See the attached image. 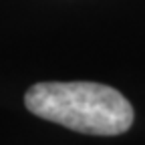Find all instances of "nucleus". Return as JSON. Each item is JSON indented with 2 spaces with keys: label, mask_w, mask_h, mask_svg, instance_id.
I'll return each mask as SVG.
<instances>
[{
  "label": "nucleus",
  "mask_w": 145,
  "mask_h": 145,
  "mask_svg": "<svg viewBox=\"0 0 145 145\" xmlns=\"http://www.w3.org/2000/svg\"><path fill=\"white\" fill-rule=\"evenodd\" d=\"M24 105L36 117L87 135H121L133 125L131 103L101 83H36Z\"/></svg>",
  "instance_id": "obj_1"
}]
</instances>
